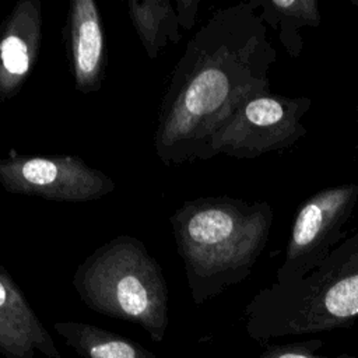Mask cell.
<instances>
[{
	"instance_id": "obj_1",
	"label": "cell",
	"mask_w": 358,
	"mask_h": 358,
	"mask_svg": "<svg viewBox=\"0 0 358 358\" xmlns=\"http://www.w3.org/2000/svg\"><path fill=\"white\" fill-rule=\"evenodd\" d=\"M277 57L250 1L215 11L189 41L162 98L158 158L166 165L200 159L208 138L245 101L271 91Z\"/></svg>"
},
{
	"instance_id": "obj_2",
	"label": "cell",
	"mask_w": 358,
	"mask_h": 358,
	"mask_svg": "<svg viewBox=\"0 0 358 358\" xmlns=\"http://www.w3.org/2000/svg\"><path fill=\"white\" fill-rule=\"evenodd\" d=\"M273 217L267 201L228 196L187 201L171 215L194 303L207 302L250 274L270 238Z\"/></svg>"
},
{
	"instance_id": "obj_3",
	"label": "cell",
	"mask_w": 358,
	"mask_h": 358,
	"mask_svg": "<svg viewBox=\"0 0 358 358\" xmlns=\"http://www.w3.org/2000/svg\"><path fill=\"white\" fill-rule=\"evenodd\" d=\"M243 319L246 334L262 345L352 326L358 320V231L305 277L257 291Z\"/></svg>"
},
{
	"instance_id": "obj_4",
	"label": "cell",
	"mask_w": 358,
	"mask_h": 358,
	"mask_svg": "<svg viewBox=\"0 0 358 358\" xmlns=\"http://www.w3.org/2000/svg\"><path fill=\"white\" fill-rule=\"evenodd\" d=\"M73 287L94 312L140 326L155 343L168 329V287L158 262L138 239L120 235L74 271Z\"/></svg>"
},
{
	"instance_id": "obj_5",
	"label": "cell",
	"mask_w": 358,
	"mask_h": 358,
	"mask_svg": "<svg viewBox=\"0 0 358 358\" xmlns=\"http://www.w3.org/2000/svg\"><path fill=\"white\" fill-rule=\"evenodd\" d=\"M312 106L308 96L264 92L245 101L208 138L200 159L224 154L257 158L292 147L308 130L302 117Z\"/></svg>"
},
{
	"instance_id": "obj_6",
	"label": "cell",
	"mask_w": 358,
	"mask_h": 358,
	"mask_svg": "<svg viewBox=\"0 0 358 358\" xmlns=\"http://www.w3.org/2000/svg\"><path fill=\"white\" fill-rule=\"evenodd\" d=\"M357 203L355 183L326 187L308 197L296 211L274 282H292L316 268L341 239Z\"/></svg>"
},
{
	"instance_id": "obj_7",
	"label": "cell",
	"mask_w": 358,
	"mask_h": 358,
	"mask_svg": "<svg viewBox=\"0 0 358 358\" xmlns=\"http://www.w3.org/2000/svg\"><path fill=\"white\" fill-rule=\"evenodd\" d=\"M0 185L10 193L53 201H91L115 190V182L76 155L0 158Z\"/></svg>"
},
{
	"instance_id": "obj_8",
	"label": "cell",
	"mask_w": 358,
	"mask_h": 358,
	"mask_svg": "<svg viewBox=\"0 0 358 358\" xmlns=\"http://www.w3.org/2000/svg\"><path fill=\"white\" fill-rule=\"evenodd\" d=\"M39 0H21L0 24V106L17 95L41 49Z\"/></svg>"
},
{
	"instance_id": "obj_9",
	"label": "cell",
	"mask_w": 358,
	"mask_h": 358,
	"mask_svg": "<svg viewBox=\"0 0 358 358\" xmlns=\"http://www.w3.org/2000/svg\"><path fill=\"white\" fill-rule=\"evenodd\" d=\"M62 358L50 333L28 299L0 266V355L4 358Z\"/></svg>"
},
{
	"instance_id": "obj_10",
	"label": "cell",
	"mask_w": 358,
	"mask_h": 358,
	"mask_svg": "<svg viewBox=\"0 0 358 358\" xmlns=\"http://www.w3.org/2000/svg\"><path fill=\"white\" fill-rule=\"evenodd\" d=\"M69 48L76 88L98 91L106 66L105 35L94 0H73L69 11Z\"/></svg>"
},
{
	"instance_id": "obj_11",
	"label": "cell",
	"mask_w": 358,
	"mask_h": 358,
	"mask_svg": "<svg viewBox=\"0 0 358 358\" xmlns=\"http://www.w3.org/2000/svg\"><path fill=\"white\" fill-rule=\"evenodd\" d=\"M197 0H130L129 15L150 59L168 43H178L182 31L190 29L197 17Z\"/></svg>"
},
{
	"instance_id": "obj_12",
	"label": "cell",
	"mask_w": 358,
	"mask_h": 358,
	"mask_svg": "<svg viewBox=\"0 0 358 358\" xmlns=\"http://www.w3.org/2000/svg\"><path fill=\"white\" fill-rule=\"evenodd\" d=\"M53 329L83 358H158L134 340L94 324L55 322Z\"/></svg>"
},
{
	"instance_id": "obj_13",
	"label": "cell",
	"mask_w": 358,
	"mask_h": 358,
	"mask_svg": "<svg viewBox=\"0 0 358 358\" xmlns=\"http://www.w3.org/2000/svg\"><path fill=\"white\" fill-rule=\"evenodd\" d=\"M260 8L259 17L264 25L278 31V38L291 57H298L303 49L301 29L319 27L320 13L317 0H252Z\"/></svg>"
},
{
	"instance_id": "obj_14",
	"label": "cell",
	"mask_w": 358,
	"mask_h": 358,
	"mask_svg": "<svg viewBox=\"0 0 358 358\" xmlns=\"http://www.w3.org/2000/svg\"><path fill=\"white\" fill-rule=\"evenodd\" d=\"M323 347V341L320 338H312L296 343L287 344H271L257 355L256 358H358L357 355H337V357H326L317 354V351Z\"/></svg>"
},
{
	"instance_id": "obj_15",
	"label": "cell",
	"mask_w": 358,
	"mask_h": 358,
	"mask_svg": "<svg viewBox=\"0 0 358 358\" xmlns=\"http://www.w3.org/2000/svg\"><path fill=\"white\" fill-rule=\"evenodd\" d=\"M357 120H358V105H357ZM357 150H358V143H357Z\"/></svg>"
}]
</instances>
